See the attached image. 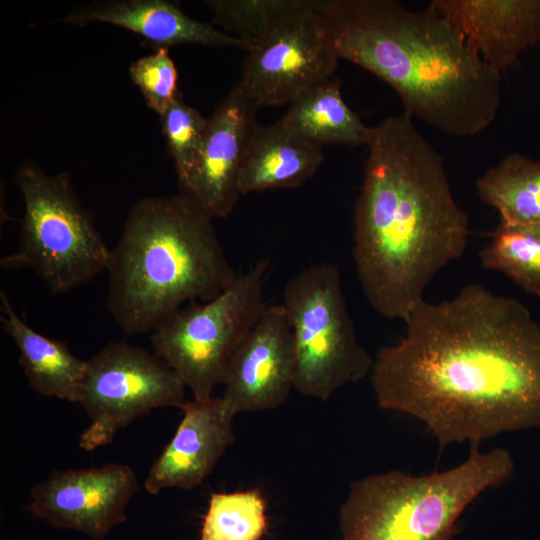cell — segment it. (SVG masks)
Masks as SVG:
<instances>
[{
    "mask_svg": "<svg viewBox=\"0 0 540 540\" xmlns=\"http://www.w3.org/2000/svg\"><path fill=\"white\" fill-rule=\"evenodd\" d=\"M213 219L186 196L146 197L110 249L107 308L127 335L152 332L189 302H206L237 277Z\"/></svg>",
    "mask_w": 540,
    "mask_h": 540,
    "instance_id": "obj_4",
    "label": "cell"
},
{
    "mask_svg": "<svg viewBox=\"0 0 540 540\" xmlns=\"http://www.w3.org/2000/svg\"><path fill=\"white\" fill-rule=\"evenodd\" d=\"M185 385L157 355L127 342H111L86 360L78 403L90 424L79 446L90 452L111 443L134 419L159 407L181 408Z\"/></svg>",
    "mask_w": 540,
    "mask_h": 540,
    "instance_id": "obj_9",
    "label": "cell"
},
{
    "mask_svg": "<svg viewBox=\"0 0 540 540\" xmlns=\"http://www.w3.org/2000/svg\"><path fill=\"white\" fill-rule=\"evenodd\" d=\"M429 5L501 75L540 42V0H433Z\"/></svg>",
    "mask_w": 540,
    "mask_h": 540,
    "instance_id": "obj_15",
    "label": "cell"
},
{
    "mask_svg": "<svg viewBox=\"0 0 540 540\" xmlns=\"http://www.w3.org/2000/svg\"><path fill=\"white\" fill-rule=\"evenodd\" d=\"M204 4L212 23L242 40L247 50L286 20L314 8L317 0H205Z\"/></svg>",
    "mask_w": 540,
    "mask_h": 540,
    "instance_id": "obj_23",
    "label": "cell"
},
{
    "mask_svg": "<svg viewBox=\"0 0 540 540\" xmlns=\"http://www.w3.org/2000/svg\"><path fill=\"white\" fill-rule=\"evenodd\" d=\"M137 491L136 475L125 464L56 470L31 488L28 510L56 528L102 540L126 521Z\"/></svg>",
    "mask_w": 540,
    "mask_h": 540,
    "instance_id": "obj_11",
    "label": "cell"
},
{
    "mask_svg": "<svg viewBox=\"0 0 540 540\" xmlns=\"http://www.w3.org/2000/svg\"><path fill=\"white\" fill-rule=\"evenodd\" d=\"M267 260H259L220 294L192 302L151 332L154 354L188 387L196 400L212 397L229 363L265 307Z\"/></svg>",
    "mask_w": 540,
    "mask_h": 540,
    "instance_id": "obj_8",
    "label": "cell"
},
{
    "mask_svg": "<svg viewBox=\"0 0 540 540\" xmlns=\"http://www.w3.org/2000/svg\"><path fill=\"white\" fill-rule=\"evenodd\" d=\"M168 48L134 61L129 68L133 83L141 91L147 106L161 116L181 95L177 89V69Z\"/></svg>",
    "mask_w": 540,
    "mask_h": 540,
    "instance_id": "obj_25",
    "label": "cell"
},
{
    "mask_svg": "<svg viewBox=\"0 0 540 540\" xmlns=\"http://www.w3.org/2000/svg\"><path fill=\"white\" fill-rule=\"evenodd\" d=\"M475 186L479 198L498 212L500 223L540 224V160L508 154Z\"/></svg>",
    "mask_w": 540,
    "mask_h": 540,
    "instance_id": "obj_20",
    "label": "cell"
},
{
    "mask_svg": "<svg viewBox=\"0 0 540 540\" xmlns=\"http://www.w3.org/2000/svg\"><path fill=\"white\" fill-rule=\"evenodd\" d=\"M1 322L19 352V364L39 394L78 402L86 371V360L72 354L68 346L40 334L14 310L7 294L0 292Z\"/></svg>",
    "mask_w": 540,
    "mask_h": 540,
    "instance_id": "obj_18",
    "label": "cell"
},
{
    "mask_svg": "<svg viewBox=\"0 0 540 540\" xmlns=\"http://www.w3.org/2000/svg\"><path fill=\"white\" fill-rule=\"evenodd\" d=\"M279 122L319 147L326 144L367 146L371 135V127L344 101L341 81L335 76L296 99Z\"/></svg>",
    "mask_w": 540,
    "mask_h": 540,
    "instance_id": "obj_19",
    "label": "cell"
},
{
    "mask_svg": "<svg viewBox=\"0 0 540 540\" xmlns=\"http://www.w3.org/2000/svg\"><path fill=\"white\" fill-rule=\"evenodd\" d=\"M294 344V389L328 400L363 379L373 359L358 340L335 265L321 263L295 274L282 302Z\"/></svg>",
    "mask_w": 540,
    "mask_h": 540,
    "instance_id": "obj_7",
    "label": "cell"
},
{
    "mask_svg": "<svg viewBox=\"0 0 540 540\" xmlns=\"http://www.w3.org/2000/svg\"><path fill=\"white\" fill-rule=\"evenodd\" d=\"M323 161L321 147L292 133L279 121L267 126L257 123L240 170V195L298 187Z\"/></svg>",
    "mask_w": 540,
    "mask_h": 540,
    "instance_id": "obj_17",
    "label": "cell"
},
{
    "mask_svg": "<svg viewBox=\"0 0 540 540\" xmlns=\"http://www.w3.org/2000/svg\"><path fill=\"white\" fill-rule=\"evenodd\" d=\"M266 510L259 489L212 493L199 540H262L268 531Z\"/></svg>",
    "mask_w": 540,
    "mask_h": 540,
    "instance_id": "obj_22",
    "label": "cell"
},
{
    "mask_svg": "<svg viewBox=\"0 0 540 540\" xmlns=\"http://www.w3.org/2000/svg\"><path fill=\"white\" fill-rule=\"evenodd\" d=\"M318 12L338 58L388 84L412 119L455 137L479 134L495 120L502 75L430 5L321 0Z\"/></svg>",
    "mask_w": 540,
    "mask_h": 540,
    "instance_id": "obj_3",
    "label": "cell"
},
{
    "mask_svg": "<svg viewBox=\"0 0 540 540\" xmlns=\"http://www.w3.org/2000/svg\"><path fill=\"white\" fill-rule=\"evenodd\" d=\"M14 182L24 214L16 250L1 259L5 269H30L53 294L86 284L107 270L110 248L82 206L68 173L49 175L27 160Z\"/></svg>",
    "mask_w": 540,
    "mask_h": 540,
    "instance_id": "obj_6",
    "label": "cell"
},
{
    "mask_svg": "<svg viewBox=\"0 0 540 540\" xmlns=\"http://www.w3.org/2000/svg\"><path fill=\"white\" fill-rule=\"evenodd\" d=\"M175 435L150 467L144 487L150 494L166 488L192 489L213 470L233 443L235 414L221 397L186 401Z\"/></svg>",
    "mask_w": 540,
    "mask_h": 540,
    "instance_id": "obj_14",
    "label": "cell"
},
{
    "mask_svg": "<svg viewBox=\"0 0 540 540\" xmlns=\"http://www.w3.org/2000/svg\"><path fill=\"white\" fill-rule=\"evenodd\" d=\"M353 220V259L370 306L404 320L467 246L469 217L444 161L404 112L371 127Z\"/></svg>",
    "mask_w": 540,
    "mask_h": 540,
    "instance_id": "obj_2",
    "label": "cell"
},
{
    "mask_svg": "<svg viewBox=\"0 0 540 540\" xmlns=\"http://www.w3.org/2000/svg\"><path fill=\"white\" fill-rule=\"evenodd\" d=\"M478 446L471 444L467 459L445 471L393 470L353 481L340 508L341 540H453L465 509L514 469L506 449Z\"/></svg>",
    "mask_w": 540,
    "mask_h": 540,
    "instance_id": "obj_5",
    "label": "cell"
},
{
    "mask_svg": "<svg viewBox=\"0 0 540 540\" xmlns=\"http://www.w3.org/2000/svg\"><path fill=\"white\" fill-rule=\"evenodd\" d=\"M258 107L239 83L208 118L195 169L180 193L210 218H223L240 195L239 175Z\"/></svg>",
    "mask_w": 540,
    "mask_h": 540,
    "instance_id": "obj_13",
    "label": "cell"
},
{
    "mask_svg": "<svg viewBox=\"0 0 540 540\" xmlns=\"http://www.w3.org/2000/svg\"><path fill=\"white\" fill-rule=\"evenodd\" d=\"M403 322L373 359L381 408L417 418L442 448L540 428V324L524 304L470 283Z\"/></svg>",
    "mask_w": 540,
    "mask_h": 540,
    "instance_id": "obj_1",
    "label": "cell"
},
{
    "mask_svg": "<svg viewBox=\"0 0 540 540\" xmlns=\"http://www.w3.org/2000/svg\"><path fill=\"white\" fill-rule=\"evenodd\" d=\"M159 117L178 182L182 186L198 162L208 118L188 105L182 95Z\"/></svg>",
    "mask_w": 540,
    "mask_h": 540,
    "instance_id": "obj_24",
    "label": "cell"
},
{
    "mask_svg": "<svg viewBox=\"0 0 540 540\" xmlns=\"http://www.w3.org/2000/svg\"><path fill=\"white\" fill-rule=\"evenodd\" d=\"M318 4L319 0L245 51L238 83L258 108L292 104L335 76L340 59L327 39Z\"/></svg>",
    "mask_w": 540,
    "mask_h": 540,
    "instance_id": "obj_10",
    "label": "cell"
},
{
    "mask_svg": "<svg viewBox=\"0 0 540 540\" xmlns=\"http://www.w3.org/2000/svg\"><path fill=\"white\" fill-rule=\"evenodd\" d=\"M479 258L484 269L504 274L540 298V224L500 223Z\"/></svg>",
    "mask_w": 540,
    "mask_h": 540,
    "instance_id": "obj_21",
    "label": "cell"
},
{
    "mask_svg": "<svg viewBox=\"0 0 540 540\" xmlns=\"http://www.w3.org/2000/svg\"><path fill=\"white\" fill-rule=\"evenodd\" d=\"M294 366L285 308L267 305L229 363L221 398L235 415L276 408L294 388Z\"/></svg>",
    "mask_w": 540,
    "mask_h": 540,
    "instance_id": "obj_12",
    "label": "cell"
},
{
    "mask_svg": "<svg viewBox=\"0 0 540 540\" xmlns=\"http://www.w3.org/2000/svg\"><path fill=\"white\" fill-rule=\"evenodd\" d=\"M63 21L79 27L107 23L139 34L157 48L178 44L237 47L246 44L213 25L186 15L178 4L167 0L92 1L74 7Z\"/></svg>",
    "mask_w": 540,
    "mask_h": 540,
    "instance_id": "obj_16",
    "label": "cell"
}]
</instances>
